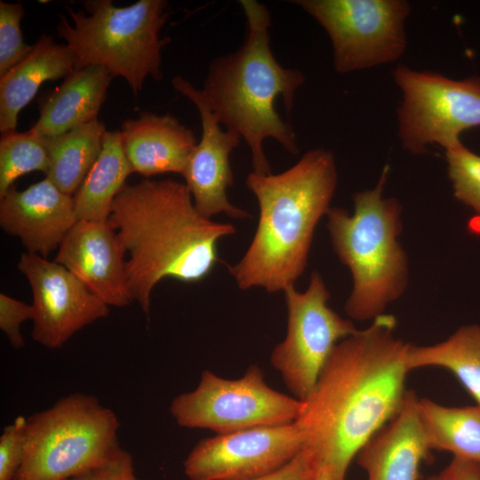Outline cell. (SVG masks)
<instances>
[{
  "mask_svg": "<svg viewBox=\"0 0 480 480\" xmlns=\"http://www.w3.org/2000/svg\"><path fill=\"white\" fill-rule=\"evenodd\" d=\"M396 326L384 313L340 340L302 401L295 421L302 449L331 480H346L359 450L404 402L408 344L396 337Z\"/></svg>",
  "mask_w": 480,
  "mask_h": 480,
  "instance_id": "1",
  "label": "cell"
},
{
  "mask_svg": "<svg viewBox=\"0 0 480 480\" xmlns=\"http://www.w3.org/2000/svg\"><path fill=\"white\" fill-rule=\"evenodd\" d=\"M108 220L125 252L132 300L147 315L161 280H203L220 260L218 242L236 233L232 224L203 216L186 184L172 179L126 183Z\"/></svg>",
  "mask_w": 480,
  "mask_h": 480,
  "instance_id": "2",
  "label": "cell"
},
{
  "mask_svg": "<svg viewBox=\"0 0 480 480\" xmlns=\"http://www.w3.org/2000/svg\"><path fill=\"white\" fill-rule=\"evenodd\" d=\"M338 181L333 154L306 152L277 174H248L245 185L259 204L253 238L242 259L228 266L241 290L268 292L294 286L304 273L316 227L327 214Z\"/></svg>",
  "mask_w": 480,
  "mask_h": 480,
  "instance_id": "3",
  "label": "cell"
},
{
  "mask_svg": "<svg viewBox=\"0 0 480 480\" xmlns=\"http://www.w3.org/2000/svg\"><path fill=\"white\" fill-rule=\"evenodd\" d=\"M239 3L246 19L244 40L233 53L211 62L201 91L220 123L246 142L253 172L270 174L263 150L266 139L276 140L291 154L299 153L292 125L282 119L275 106L281 98L286 112H291L305 76L298 68L281 66L274 57L267 6L256 0Z\"/></svg>",
  "mask_w": 480,
  "mask_h": 480,
  "instance_id": "4",
  "label": "cell"
},
{
  "mask_svg": "<svg viewBox=\"0 0 480 480\" xmlns=\"http://www.w3.org/2000/svg\"><path fill=\"white\" fill-rule=\"evenodd\" d=\"M389 167L377 185L353 196L354 212L331 207L327 228L332 248L352 276L345 312L356 321L373 320L399 299L408 284V260L398 241L402 206L382 196Z\"/></svg>",
  "mask_w": 480,
  "mask_h": 480,
  "instance_id": "5",
  "label": "cell"
},
{
  "mask_svg": "<svg viewBox=\"0 0 480 480\" xmlns=\"http://www.w3.org/2000/svg\"><path fill=\"white\" fill-rule=\"evenodd\" d=\"M85 12L66 6L71 23L60 16L57 34L72 51L75 70L104 67L124 78L135 96L148 76L163 79L162 51L170 37H161L169 12L164 0H140L125 7L111 0H87Z\"/></svg>",
  "mask_w": 480,
  "mask_h": 480,
  "instance_id": "6",
  "label": "cell"
},
{
  "mask_svg": "<svg viewBox=\"0 0 480 480\" xmlns=\"http://www.w3.org/2000/svg\"><path fill=\"white\" fill-rule=\"evenodd\" d=\"M116 413L74 393L27 418L23 462L14 480H68L108 460L121 446Z\"/></svg>",
  "mask_w": 480,
  "mask_h": 480,
  "instance_id": "7",
  "label": "cell"
},
{
  "mask_svg": "<svg viewBox=\"0 0 480 480\" xmlns=\"http://www.w3.org/2000/svg\"><path fill=\"white\" fill-rule=\"evenodd\" d=\"M301 409L302 401L272 388L256 364L236 380L204 370L197 387L174 397L170 405L180 427L208 429L216 435L291 424Z\"/></svg>",
  "mask_w": 480,
  "mask_h": 480,
  "instance_id": "8",
  "label": "cell"
},
{
  "mask_svg": "<svg viewBox=\"0 0 480 480\" xmlns=\"http://www.w3.org/2000/svg\"><path fill=\"white\" fill-rule=\"evenodd\" d=\"M393 78L402 93L398 137L410 154H426L430 145L446 150L460 143V133L480 126V76L453 80L398 65Z\"/></svg>",
  "mask_w": 480,
  "mask_h": 480,
  "instance_id": "9",
  "label": "cell"
},
{
  "mask_svg": "<svg viewBox=\"0 0 480 480\" xmlns=\"http://www.w3.org/2000/svg\"><path fill=\"white\" fill-rule=\"evenodd\" d=\"M327 33L339 74L388 64L407 47L405 21L411 6L404 0L292 1Z\"/></svg>",
  "mask_w": 480,
  "mask_h": 480,
  "instance_id": "10",
  "label": "cell"
},
{
  "mask_svg": "<svg viewBox=\"0 0 480 480\" xmlns=\"http://www.w3.org/2000/svg\"><path fill=\"white\" fill-rule=\"evenodd\" d=\"M284 292L287 331L284 340L274 348L270 363L292 396L303 401L336 345L357 329L328 306L331 294L317 271L311 274L305 292L292 286Z\"/></svg>",
  "mask_w": 480,
  "mask_h": 480,
  "instance_id": "11",
  "label": "cell"
},
{
  "mask_svg": "<svg viewBox=\"0 0 480 480\" xmlns=\"http://www.w3.org/2000/svg\"><path fill=\"white\" fill-rule=\"evenodd\" d=\"M302 447L296 422L249 428L200 440L183 468L189 480H249L280 468Z\"/></svg>",
  "mask_w": 480,
  "mask_h": 480,
  "instance_id": "12",
  "label": "cell"
},
{
  "mask_svg": "<svg viewBox=\"0 0 480 480\" xmlns=\"http://www.w3.org/2000/svg\"><path fill=\"white\" fill-rule=\"evenodd\" d=\"M17 268L33 295L31 337L42 346L60 348L76 332L108 316V306L56 261L26 252Z\"/></svg>",
  "mask_w": 480,
  "mask_h": 480,
  "instance_id": "13",
  "label": "cell"
},
{
  "mask_svg": "<svg viewBox=\"0 0 480 480\" xmlns=\"http://www.w3.org/2000/svg\"><path fill=\"white\" fill-rule=\"evenodd\" d=\"M172 84L194 103L200 114L202 136L183 175L196 210L209 219L219 213L234 219L250 218L246 211L234 206L227 195L234 183L229 156L239 146L241 136L221 129L201 90L180 76H174Z\"/></svg>",
  "mask_w": 480,
  "mask_h": 480,
  "instance_id": "14",
  "label": "cell"
},
{
  "mask_svg": "<svg viewBox=\"0 0 480 480\" xmlns=\"http://www.w3.org/2000/svg\"><path fill=\"white\" fill-rule=\"evenodd\" d=\"M54 261L108 307L122 308L133 301L125 252L108 220H77L59 246Z\"/></svg>",
  "mask_w": 480,
  "mask_h": 480,
  "instance_id": "15",
  "label": "cell"
},
{
  "mask_svg": "<svg viewBox=\"0 0 480 480\" xmlns=\"http://www.w3.org/2000/svg\"><path fill=\"white\" fill-rule=\"evenodd\" d=\"M73 196L48 178L23 190L13 186L0 197V226L21 241L27 252L46 258L76 223Z\"/></svg>",
  "mask_w": 480,
  "mask_h": 480,
  "instance_id": "16",
  "label": "cell"
},
{
  "mask_svg": "<svg viewBox=\"0 0 480 480\" xmlns=\"http://www.w3.org/2000/svg\"><path fill=\"white\" fill-rule=\"evenodd\" d=\"M419 397L408 390L398 412L359 450L357 465L366 480H419L430 446L420 420Z\"/></svg>",
  "mask_w": 480,
  "mask_h": 480,
  "instance_id": "17",
  "label": "cell"
},
{
  "mask_svg": "<svg viewBox=\"0 0 480 480\" xmlns=\"http://www.w3.org/2000/svg\"><path fill=\"white\" fill-rule=\"evenodd\" d=\"M120 134L133 172L147 178L166 172L183 176L198 143L192 130L175 116L148 111L124 120Z\"/></svg>",
  "mask_w": 480,
  "mask_h": 480,
  "instance_id": "18",
  "label": "cell"
},
{
  "mask_svg": "<svg viewBox=\"0 0 480 480\" xmlns=\"http://www.w3.org/2000/svg\"><path fill=\"white\" fill-rule=\"evenodd\" d=\"M70 48L43 33L31 52L0 76V132H15L20 111L46 81L65 78L75 71Z\"/></svg>",
  "mask_w": 480,
  "mask_h": 480,
  "instance_id": "19",
  "label": "cell"
},
{
  "mask_svg": "<svg viewBox=\"0 0 480 480\" xmlns=\"http://www.w3.org/2000/svg\"><path fill=\"white\" fill-rule=\"evenodd\" d=\"M112 79L101 66L76 69L41 103L39 117L30 130L51 137L97 120Z\"/></svg>",
  "mask_w": 480,
  "mask_h": 480,
  "instance_id": "20",
  "label": "cell"
},
{
  "mask_svg": "<svg viewBox=\"0 0 480 480\" xmlns=\"http://www.w3.org/2000/svg\"><path fill=\"white\" fill-rule=\"evenodd\" d=\"M132 172L120 131H106L99 157L73 196L77 220H108L116 196Z\"/></svg>",
  "mask_w": 480,
  "mask_h": 480,
  "instance_id": "21",
  "label": "cell"
},
{
  "mask_svg": "<svg viewBox=\"0 0 480 480\" xmlns=\"http://www.w3.org/2000/svg\"><path fill=\"white\" fill-rule=\"evenodd\" d=\"M106 131L97 119L61 134L44 137L49 156L45 177L64 193L74 196L100 156Z\"/></svg>",
  "mask_w": 480,
  "mask_h": 480,
  "instance_id": "22",
  "label": "cell"
},
{
  "mask_svg": "<svg viewBox=\"0 0 480 480\" xmlns=\"http://www.w3.org/2000/svg\"><path fill=\"white\" fill-rule=\"evenodd\" d=\"M418 408L431 450L480 463V405L452 407L419 398Z\"/></svg>",
  "mask_w": 480,
  "mask_h": 480,
  "instance_id": "23",
  "label": "cell"
},
{
  "mask_svg": "<svg viewBox=\"0 0 480 480\" xmlns=\"http://www.w3.org/2000/svg\"><path fill=\"white\" fill-rule=\"evenodd\" d=\"M406 364L411 371L442 367L452 372L480 405V326L460 327L447 340L434 345L408 344Z\"/></svg>",
  "mask_w": 480,
  "mask_h": 480,
  "instance_id": "24",
  "label": "cell"
},
{
  "mask_svg": "<svg viewBox=\"0 0 480 480\" xmlns=\"http://www.w3.org/2000/svg\"><path fill=\"white\" fill-rule=\"evenodd\" d=\"M49 156L44 137L31 130L9 132L0 140V197L14 185L15 180L32 172L46 175Z\"/></svg>",
  "mask_w": 480,
  "mask_h": 480,
  "instance_id": "25",
  "label": "cell"
},
{
  "mask_svg": "<svg viewBox=\"0 0 480 480\" xmlns=\"http://www.w3.org/2000/svg\"><path fill=\"white\" fill-rule=\"evenodd\" d=\"M454 196L480 214V156L461 142L445 150Z\"/></svg>",
  "mask_w": 480,
  "mask_h": 480,
  "instance_id": "26",
  "label": "cell"
},
{
  "mask_svg": "<svg viewBox=\"0 0 480 480\" xmlns=\"http://www.w3.org/2000/svg\"><path fill=\"white\" fill-rule=\"evenodd\" d=\"M25 15L21 3L0 1V76L21 62L33 50L24 42L20 21Z\"/></svg>",
  "mask_w": 480,
  "mask_h": 480,
  "instance_id": "27",
  "label": "cell"
},
{
  "mask_svg": "<svg viewBox=\"0 0 480 480\" xmlns=\"http://www.w3.org/2000/svg\"><path fill=\"white\" fill-rule=\"evenodd\" d=\"M27 418L18 416L0 436V480H14L25 456Z\"/></svg>",
  "mask_w": 480,
  "mask_h": 480,
  "instance_id": "28",
  "label": "cell"
},
{
  "mask_svg": "<svg viewBox=\"0 0 480 480\" xmlns=\"http://www.w3.org/2000/svg\"><path fill=\"white\" fill-rule=\"evenodd\" d=\"M33 317L32 305L0 293V329L14 348L20 349L24 346L20 326L25 321L33 320Z\"/></svg>",
  "mask_w": 480,
  "mask_h": 480,
  "instance_id": "29",
  "label": "cell"
},
{
  "mask_svg": "<svg viewBox=\"0 0 480 480\" xmlns=\"http://www.w3.org/2000/svg\"><path fill=\"white\" fill-rule=\"evenodd\" d=\"M68 480H140L132 455L120 447L101 465Z\"/></svg>",
  "mask_w": 480,
  "mask_h": 480,
  "instance_id": "30",
  "label": "cell"
},
{
  "mask_svg": "<svg viewBox=\"0 0 480 480\" xmlns=\"http://www.w3.org/2000/svg\"><path fill=\"white\" fill-rule=\"evenodd\" d=\"M316 470L308 454L301 451L280 468L249 480H316Z\"/></svg>",
  "mask_w": 480,
  "mask_h": 480,
  "instance_id": "31",
  "label": "cell"
},
{
  "mask_svg": "<svg viewBox=\"0 0 480 480\" xmlns=\"http://www.w3.org/2000/svg\"><path fill=\"white\" fill-rule=\"evenodd\" d=\"M426 480H480V463L453 457L444 468Z\"/></svg>",
  "mask_w": 480,
  "mask_h": 480,
  "instance_id": "32",
  "label": "cell"
},
{
  "mask_svg": "<svg viewBox=\"0 0 480 480\" xmlns=\"http://www.w3.org/2000/svg\"><path fill=\"white\" fill-rule=\"evenodd\" d=\"M316 480H331L329 475L324 470H320L316 474Z\"/></svg>",
  "mask_w": 480,
  "mask_h": 480,
  "instance_id": "33",
  "label": "cell"
}]
</instances>
